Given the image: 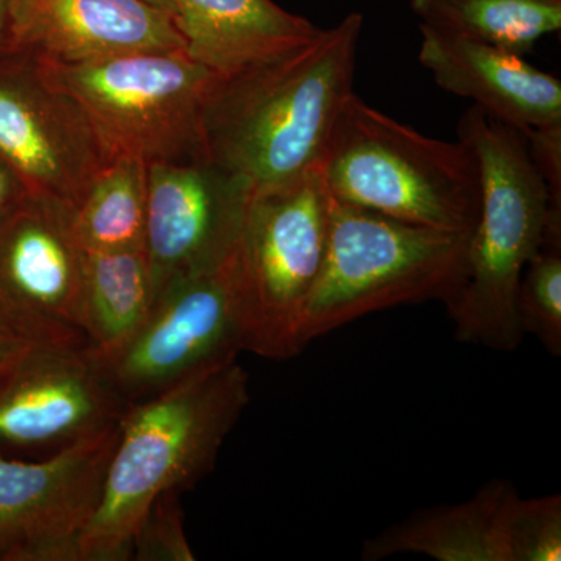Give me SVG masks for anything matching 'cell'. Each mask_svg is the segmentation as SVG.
I'll return each mask as SVG.
<instances>
[{
	"label": "cell",
	"instance_id": "obj_17",
	"mask_svg": "<svg viewBox=\"0 0 561 561\" xmlns=\"http://www.w3.org/2000/svg\"><path fill=\"white\" fill-rule=\"evenodd\" d=\"M515 491L511 482L491 479L470 500L413 513L365 541L360 559L416 553L438 561H511L504 511Z\"/></svg>",
	"mask_w": 561,
	"mask_h": 561
},
{
	"label": "cell",
	"instance_id": "obj_4",
	"mask_svg": "<svg viewBox=\"0 0 561 561\" xmlns=\"http://www.w3.org/2000/svg\"><path fill=\"white\" fill-rule=\"evenodd\" d=\"M335 201L431 230L471 236L481 173L465 140L430 138L371 108L345 102L320 164Z\"/></svg>",
	"mask_w": 561,
	"mask_h": 561
},
{
	"label": "cell",
	"instance_id": "obj_24",
	"mask_svg": "<svg viewBox=\"0 0 561 561\" xmlns=\"http://www.w3.org/2000/svg\"><path fill=\"white\" fill-rule=\"evenodd\" d=\"M538 172L541 173L553 213L561 214V124L522 131Z\"/></svg>",
	"mask_w": 561,
	"mask_h": 561
},
{
	"label": "cell",
	"instance_id": "obj_22",
	"mask_svg": "<svg viewBox=\"0 0 561 561\" xmlns=\"http://www.w3.org/2000/svg\"><path fill=\"white\" fill-rule=\"evenodd\" d=\"M504 535L511 561H560V494L522 500L515 491L505 504Z\"/></svg>",
	"mask_w": 561,
	"mask_h": 561
},
{
	"label": "cell",
	"instance_id": "obj_15",
	"mask_svg": "<svg viewBox=\"0 0 561 561\" xmlns=\"http://www.w3.org/2000/svg\"><path fill=\"white\" fill-rule=\"evenodd\" d=\"M419 60L443 91L519 131L561 124V81L522 55L421 25Z\"/></svg>",
	"mask_w": 561,
	"mask_h": 561
},
{
	"label": "cell",
	"instance_id": "obj_8",
	"mask_svg": "<svg viewBox=\"0 0 561 561\" xmlns=\"http://www.w3.org/2000/svg\"><path fill=\"white\" fill-rule=\"evenodd\" d=\"M242 351L234 250L216 268L173 280L158 291L130 341L101 360L114 389L130 405L225 367Z\"/></svg>",
	"mask_w": 561,
	"mask_h": 561
},
{
	"label": "cell",
	"instance_id": "obj_14",
	"mask_svg": "<svg viewBox=\"0 0 561 561\" xmlns=\"http://www.w3.org/2000/svg\"><path fill=\"white\" fill-rule=\"evenodd\" d=\"M14 35L16 47L50 62L186 50L173 16L146 0H16Z\"/></svg>",
	"mask_w": 561,
	"mask_h": 561
},
{
	"label": "cell",
	"instance_id": "obj_3",
	"mask_svg": "<svg viewBox=\"0 0 561 561\" xmlns=\"http://www.w3.org/2000/svg\"><path fill=\"white\" fill-rule=\"evenodd\" d=\"M457 133L478 160L481 209L470 236L467 278L446 308L457 341L511 353L524 337L516 313L519 279L542 243L561 245V214L553 213L518 128L472 105Z\"/></svg>",
	"mask_w": 561,
	"mask_h": 561
},
{
	"label": "cell",
	"instance_id": "obj_9",
	"mask_svg": "<svg viewBox=\"0 0 561 561\" xmlns=\"http://www.w3.org/2000/svg\"><path fill=\"white\" fill-rule=\"evenodd\" d=\"M0 158L28 195L68 209L113 160L76 99L20 47L0 54Z\"/></svg>",
	"mask_w": 561,
	"mask_h": 561
},
{
	"label": "cell",
	"instance_id": "obj_18",
	"mask_svg": "<svg viewBox=\"0 0 561 561\" xmlns=\"http://www.w3.org/2000/svg\"><path fill=\"white\" fill-rule=\"evenodd\" d=\"M151 305L146 251L87 253L81 331L101 359H108L130 341Z\"/></svg>",
	"mask_w": 561,
	"mask_h": 561
},
{
	"label": "cell",
	"instance_id": "obj_20",
	"mask_svg": "<svg viewBox=\"0 0 561 561\" xmlns=\"http://www.w3.org/2000/svg\"><path fill=\"white\" fill-rule=\"evenodd\" d=\"M147 164L117 157L69 209L70 230L87 253L144 250L147 224Z\"/></svg>",
	"mask_w": 561,
	"mask_h": 561
},
{
	"label": "cell",
	"instance_id": "obj_28",
	"mask_svg": "<svg viewBox=\"0 0 561 561\" xmlns=\"http://www.w3.org/2000/svg\"><path fill=\"white\" fill-rule=\"evenodd\" d=\"M146 2L151 3V5L158 7V9L168 11L173 20H175V9H173L172 0H146Z\"/></svg>",
	"mask_w": 561,
	"mask_h": 561
},
{
	"label": "cell",
	"instance_id": "obj_2",
	"mask_svg": "<svg viewBox=\"0 0 561 561\" xmlns=\"http://www.w3.org/2000/svg\"><path fill=\"white\" fill-rule=\"evenodd\" d=\"M249 386L236 360L128 405L101 500L80 537L81 561L131 560L133 538L153 501L194 489L214 470L249 405Z\"/></svg>",
	"mask_w": 561,
	"mask_h": 561
},
{
	"label": "cell",
	"instance_id": "obj_7",
	"mask_svg": "<svg viewBox=\"0 0 561 561\" xmlns=\"http://www.w3.org/2000/svg\"><path fill=\"white\" fill-rule=\"evenodd\" d=\"M332 197L320 168L251 194L236 247L245 351L297 356L295 331L327 256Z\"/></svg>",
	"mask_w": 561,
	"mask_h": 561
},
{
	"label": "cell",
	"instance_id": "obj_19",
	"mask_svg": "<svg viewBox=\"0 0 561 561\" xmlns=\"http://www.w3.org/2000/svg\"><path fill=\"white\" fill-rule=\"evenodd\" d=\"M421 25L524 55L561 27V0H411Z\"/></svg>",
	"mask_w": 561,
	"mask_h": 561
},
{
	"label": "cell",
	"instance_id": "obj_27",
	"mask_svg": "<svg viewBox=\"0 0 561 561\" xmlns=\"http://www.w3.org/2000/svg\"><path fill=\"white\" fill-rule=\"evenodd\" d=\"M14 5L16 0H0V54L16 49Z\"/></svg>",
	"mask_w": 561,
	"mask_h": 561
},
{
	"label": "cell",
	"instance_id": "obj_12",
	"mask_svg": "<svg viewBox=\"0 0 561 561\" xmlns=\"http://www.w3.org/2000/svg\"><path fill=\"white\" fill-rule=\"evenodd\" d=\"M84 267L69 209L28 195L0 224V312L33 345L87 342Z\"/></svg>",
	"mask_w": 561,
	"mask_h": 561
},
{
	"label": "cell",
	"instance_id": "obj_23",
	"mask_svg": "<svg viewBox=\"0 0 561 561\" xmlns=\"http://www.w3.org/2000/svg\"><path fill=\"white\" fill-rule=\"evenodd\" d=\"M131 560L194 561L184 531V513L180 493L169 491L150 505L133 538Z\"/></svg>",
	"mask_w": 561,
	"mask_h": 561
},
{
	"label": "cell",
	"instance_id": "obj_1",
	"mask_svg": "<svg viewBox=\"0 0 561 561\" xmlns=\"http://www.w3.org/2000/svg\"><path fill=\"white\" fill-rule=\"evenodd\" d=\"M362 24V14L351 13L305 46L216 73L202 110L206 160L251 194L319 169L354 92Z\"/></svg>",
	"mask_w": 561,
	"mask_h": 561
},
{
	"label": "cell",
	"instance_id": "obj_5",
	"mask_svg": "<svg viewBox=\"0 0 561 561\" xmlns=\"http://www.w3.org/2000/svg\"><path fill=\"white\" fill-rule=\"evenodd\" d=\"M332 197V195H331ZM470 236L390 219L332 197L327 256L302 308L295 350L401 305H451L467 278Z\"/></svg>",
	"mask_w": 561,
	"mask_h": 561
},
{
	"label": "cell",
	"instance_id": "obj_29",
	"mask_svg": "<svg viewBox=\"0 0 561 561\" xmlns=\"http://www.w3.org/2000/svg\"><path fill=\"white\" fill-rule=\"evenodd\" d=\"M7 365H9V364H7ZM3 367H5V365H2V367H0V371H2V368H3Z\"/></svg>",
	"mask_w": 561,
	"mask_h": 561
},
{
	"label": "cell",
	"instance_id": "obj_10",
	"mask_svg": "<svg viewBox=\"0 0 561 561\" xmlns=\"http://www.w3.org/2000/svg\"><path fill=\"white\" fill-rule=\"evenodd\" d=\"M127 408L88 342L35 346L0 371V457L54 456L116 426Z\"/></svg>",
	"mask_w": 561,
	"mask_h": 561
},
{
	"label": "cell",
	"instance_id": "obj_16",
	"mask_svg": "<svg viewBox=\"0 0 561 561\" xmlns=\"http://www.w3.org/2000/svg\"><path fill=\"white\" fill-rule=\"evenodd\" d=\"M186 54L214 73L236 72L311 43L321 28L273 0H172Z\"/></svg>",
	"mask_w": 561,
	"mask_h": 561
},
{
	"label": "cell",
	"instance_id": "obj_6",
	"mask_svg": "<svg viewBox=\"0 0 561 561\" xmlns=\"http://www.w3.org/2000/svg\"><path fill=\"white\" fill-rule=\"evenodd\" d=\"M41 65L76 99L111 157L147 165L205 158L202 110L216 73L186 50Z\"/></svg>",
	"mask_w": 561,
	"mask_h": 561
},
{
	"label": "cell",
	"instance_id": "obj_11",
	"mask_svg": "<svg viewBox=\"0 0 561 561\" xmlns=\"http://www.w3.org/2000/svg\"><path fill=\"white\" fill-rule=\"evenodd\" d=\"M119 423L44 459L0 457V561H81Z\"/></svg>",
	"mask_w": 561,
	"mask_h": 561
},
{
	"label": "cell",
	"instance_id": "obj_26",
	"mask_svg": "<svg viewBox=\"0 0 561 561\" xmlns=\"http://www.w3.org/2000/svg\"><path fill=\"white\" fill-rule=\"evenodd\" d=\"M35 346L24 335L14 330L10 321L0 312V367L20 359L22 354L35 348Z\"/></svg>",
	"mask_w": 561,
	"mask_h": 561
},
{
	"label": "cell",
	"instance_id": "obj_13",
	"mask_svg": "<svg viewBox=\"0 0 561 561\" xmlns=\"http://www.w3.org/2000/svg\"><path fill=\"white\" fill-rule=\"evenodd\" d=\"M146 251L153 300L173 280L224 264L238 247L251 192L216 164L147 165Z\"/></svg>",
	"mask_w": 561,
	"mask_h": 561
},
{
	"label": "cell",
	"instance_id": "obj_25",
	"mask_svg": "<svg viewBox=\"0 0 561 561\" xmlns=\"http://www.w3.org/2000/svg\"><path fill=\"white\" fill-rule=\"evenodd\" d=\"M27 197L28 192L20 176L0 158V224L9 219Z\"/></svg>",
	"mask_w": 561,
	"mask_h": 561
},
{
	"label": "cell",
	"instance_id": "obj_21",
	"mask_svg": "<svg viewBox=\"0 0 561 561\" xmlns=\"http://www.w3.org/2000/svg\"><path fill=\"white\" fill-rule=\"evenodd\" d=\"M516 313L524 335H535L553 357L561 356V245L542 243L527 262Z\"/></svg>",
	"mask_w": 561,
	"mask_h": 561
}]
</instances>
